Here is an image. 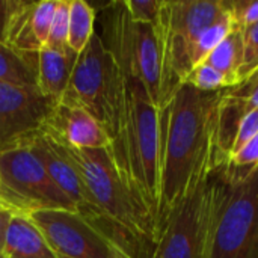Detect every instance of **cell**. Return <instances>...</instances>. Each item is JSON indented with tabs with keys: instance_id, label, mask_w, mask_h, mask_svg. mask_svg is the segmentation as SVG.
I'll list each match as a JSON object with an SVG mask.
<instances>
[{
	"instance_id": "1",
	"label": "cell",
	"mask_w": 258,
	"mask_h": 258,
	"mask_svg": "<svg viewBox=\"0 0 258 258\" xmlns=\"http://www.w3.org/2000/svg\"><path fill=\"white\" fill-rule=\"evenodd\" d=\"M225 91L204 92L184 83L160 110L159 234L166 215L227 162L221 133Z\"/></svg>"
},
{
	"instance_id": "2",
	"label": "cell",
	"mask_w": 258,
	"mask_h": 258,
	"mask_svg": "<svg viewBox=\"0 0 258 258\" xmlns=\"http://www.w3.org/2000/svg\"><path fill=\"white\" fill-rule=\"evenodd\" d=\"M107 45V44H106ZM118 63L116 92L109 127L112 160L138 203L151 215L159 230L160 210V109L133 74L121 51L107 45Z\"/></svg>"
},
{
	"instance_id": "3",
	"label": "cell",
	"mask_w": 258,
	"mask_h": 258,
	"mask_svg": "<svg viewBox=\"0 0 258 258\" xmlns=\"http://www.w3.org/2000/svg\"><path fill=\"white\" fill-rule=\"evenodd\" d=\"M57 142L118 240L138 257L147 248L154 249L159 240L157 225L124 183L109 148L80 150Z\"/></svg>"
},
{
	"instance_id": "4",
	"label": "cell",
	"mask_w": 258,
	"mask_h": 258,
	"mask_svg": "<svg viewBox=\"0 0 258 258\" xmlns=\"http://www.w3.org/2000/svg\"><path fill=\"white\" fill-rule=\"evenodd\" d=\"M216 201L209 258H258V166L215 172Z\"/></svg>"
},
{
	"instance_id": "5",
	"label": "cell",
	"mask_w": 258,
	"mask_h": 258,
	"mask_svg": "<svg viewBox=\"0 0 258 258\" xmlns=\"http://www.w3.org/2000/svg\"><path fill=\"white\" fill-rule=\"evenodd\" d=\"M228 11L222 0H163L156 23L162 53L160 110L184 85L200 35Z\"/></svg>"
},
{
	"instance_id": "6",
	"label": "cell",
	"mask_w": 258,
	"mask_h": 258,
	"mask_svg": "<svg viewBox=\"0 0 258 258\" xmlns=\"http://www.w3.org/2000/svg\"><path fill=\"white\" fill-rule=\"evenodd\" d=\"M0 192L3 201L23 213L42 209L77 212L26 139L0 148Z\"/></svg>"
},
{
	"instance_id": "7",
	"label": "cell",
	"mask_w": 258,
	"mask_h": 258,
	"mask_svg": "<svg viewBox=\"0 0 258 258\" xmlns=\"http://www.w3.org/2000/svg\"><path fill=\"white\" fill-rule=\"evenodd\" d=\"M215 174L163 219L154 246L160 258H209L215 216Z\"/></svg>"
},
{
	"instance_id": "8",
	"label": "cell",
	"mask_w": 258,
	"mask_h": 258,
	"mask_svg": "<svg viewBox=\"0 0 258 258\" xmlns=\"http://www.w3.org/2000/svg\"><path fill=\"white\" fill-rule=\"evenodd\" d=\"M26 215L56 258H116L121 251H130L109 230L79 212L42 209Z\"/></svg>"
},
{
	"instance_id": "9",
	"label": "cell",
	"mask_w": 258,
	"mask_h": 258,
	"mask_svg": "<svg viewBox=\"0 0 258 258\" xmlns=\"http://www.w3.org/2000/svg\"><path fill=\"white\" fill-rule=\"evenodd\" d=\"M118 63L103 38L94 32L88 45L79 53L67 92L60 100L88 110L109 132L116 92ZM109 136V135H107Z\"/></svg>"
},
{
	"instance_id": "10",
	"label": "cell",
	"mask_w": 258,
	"mask_h": 258,
	"mask_svg": "<svg viewBox=\"0 0 258 258\" xmlns=\"http://www.w3.org/2000/svg\"><path fill=\"white\" fill-rule=\"evenodd\" d=\"M106 30L109 35L107 45L124 54L133 74L142 82L150 98L160 109L162 53L157 26L133 23L124 2H116L112 3Z\"/></svg>"
},
{
	"instance_id": "11",
	"label": "cell",
	"mask_w": 258,
	"mask_h": 258,
	"mask_svg": "<svg viewBox=\"0 0 258 258\" xmlns=\"http://www.w3.org/2000/svg\"><path fill=\"white\" fill-rule=\"evenodd\" d=\"M54 106L36 86L0 83V148L42 130Z\"/></svg>"
},
{
	"instance_id": "12",
	"label": "cell",
	"mask_w": 258,
	"mask_h": 258,
	"mask_svg": "<svg viewBox=\"0 0 258 258\" xmlns=\"http://www.w3.org/2000/svg\"><path fill=\"white\" fill-rule=\"evenodd\" d=\"M26 142L36 154V157L42 162L45 171L51 177V180L57 184V187L70 198V201L76 206L77 212L86 216L88 219L94 221L95 224L104 227L112 234L113 231L106 224L103 215L97 209L91 194L88 192L85 183L82 181L80 175L77 174L76 168L65 156L59 142L44 128L38 133L26 138ZM115 236V234H113ZM116 237V236H115ZM118 239V237H116Z\"/></svg>"
},
{
	"instance_id": "13",
	"label": "cell",
	"mask_w": 258,
	"mask_h": 258,
	"mask_svg": "<svg viewBox=\"0 0 258 258\" xmlns=\"http://www.w3.org/2000/svg\"><path fill=\"white\" fill-rule=\"evenodd\" d=\"M44 130L57 141L80 150L109 148L110 145L104 127L88 110L67 100L56 103Z\"/></svg>"
},
{
	"instance_id": "14",
	"label": "cell",
	"mask_w": 258,
	"mask_h": 258,
	"mask_svg": "<svg viewBox=\"0 0 258 258\" xmlns=\"http://www.w3.org/2000/svg\"><path fill=\"white\" fill-rule=\"evenodd\" d=\"M77 56L71 48L59 51L44 47L38 51L36 88L42 95L56 103L60 101L67 92Z\"/></svg>"
},
{
	"instance_id": "15",
	"label": "cell",
	"mask_w": 258,
	"mask_h": 258,
	"mask_svg": "<svg viewBox=\"0 0 258 258\" xmlns=\"http://www.w3.org/2000/svg\"><path fill=\"white\" fill-rule=\"evenodd\" d=\"M3 255L14 258H56L41 231L23 212H17L8 227Z\"/></svg>"
},
{
	"instance_id": "16",
	"label": "cell",
	"mask_w": 258,
	"mask_h": 258,
	"mask_svg": "<svg viewBox=\"0 0 258 258\" xmlns=\"http://www.w3.org/2000/svg\"><path fill=\"white\" fill-rule=\"evenodd\" d=\"M38 53H23L0 41V83L36 86Z\"/></svg>"
},
{
	"instance_id": "17",
	"label": "cell",
	"mask_w": 258,
	"mask_h": 258,
	"mask_svg": "<svg viewBox=\"0 0 258 258\" xmlns=\"http://www.w3.org/2000/svg\"><path fill=\"white\" fill-rule=\"evenodd\" d=\"M243 60V35L240 27H234L233 32L212 51V54L204 60L212 65L224 76H227L234 88L240 85L239 71Z\"/></svg>"
},
{
	"instance_id": "18",
	"label": "cell",
	"mask_w": 258,
	"mask_h": 258,
	"mask_svg": "<svg viewBox=\"0 0 258 258\" xmlns=\"http://www.w3.org/2000/svg\"><path fill=\"white\" fill-rule=\"evenodd\" d=\"M95 11L88 2L70 0L68 14V47L77 54L88 45L94 35Z\"/></svg>"
},
{
	"instance_id": "19",
	"label": "cell",
	"mask_w": 258,
	"mask_h": 258,
	"mask_svg": "<svg viewBox=\"0 0 258 258\" xmlns=\"http://www.w3.org/2000/svg\"><path fill=\"white\" fill-rule=\"evenodd\" d=\"M234 27H236V23L228 8V11L218 21H215L210 27H207L197 39L194 45V51H192V68L203 63L212 54V51L233 32Z\"/></svg>"
},
{
	"instance_id": "20",
	"label": "cell",
	"mask_w": 258,
	"mask_h": 258,
	"mask_svg": "<svg viewBox=\"0 0 258 258\" xmlns=\"http://www.w3.org/2000/svg\"><path fill=\"white\" fill-rule=\"evenodd\" d=\"M184 83L204 92H216L234 88L233 82L227 76H224L221 71H218L216 68L206 62L194 67L187 74Z\"/></svg>"
},
{
	"instance_id": "21",
	"label": "cell",
	"mask_w": 258,
	"mask_h": 258,
	"mask_svg": "<svg viewBox=\"0 0 258 258\" xmlns=\"http://www.w3.org/2000/svg\"><path fill=\"white\" fill-rule=\"evenodd\" d=\"M56 2L57 0H41V2H33L32 5V14H30L32 30L41 48H44L48 41Z\"/></svg>"
},
{
	"instance_id": "22",
	"label": "cell",
	"mask_w": 258,
	"mask_h": 258,
	"mask_svg": "<svg viewBox=\"0 0 258 258\" xmlns=\"http://www.w3.org/2000/svg\"><path fill=\"white\" fill-rule=\"evenodd\" d=\"M68 14H70V0H57L48 41H47L45 47L59 50V51L70 50V47H68Z\"/></svg>"
},
{
	"instance_id": "23",
	"label": "cell",
	"mask_w": 258,
	"mask_h": 258,
	"mask_svg": "<svg viewBox=\"0 0 258 258\" xmlns=\"http://www.w3.org/2000/svg\"><path fill=\"white\" fill-rule=\"evenodd\" d=\"M243 35V60L239 71L240 85L258 71V23L242 29Z\"/></svg>"
},
{
	"instance_id": "24",
	"label": "cell",
	"mask_w": 258,
	"mask_h": 258,
	"mask_svg": "<svg viewBox=\"0 0 258 258\" xmlns=\"http://www.w3.org/2000/svg\"><path fill=\"white\" fill-rule=\"evenodd\" d=\"M227 97L242 116L249 110L258 109V74H254L242 85L228 89Z\"/></svg>"
},
{
	"instance_id": "25",
	"label": "cell",
	"mask_w": 258,
	"mask_h": 258,
	"mask_svg": "<svg viewBox=\"0 0 258 258\" xmlns=\"http://www.w3.org/2000/svg\"><path fill=\"white\" fill-rule=\"evenodd\" d=\"M125 11L133 23L139 24H156L163 0H124Z\"/></svg>"
},
{
	"instance_id": "26",
	"label": "cell",
	"mask_w": 258,
	"mask_h": 258,
	"mask_svg": "<svg viewBox=\"0 0 258 258\" xmlns=\"http://www.w3.org/2000/svg\"><path fill=\"white\" fill-rule=\"evenodd\" d=\"M258 133V109L254 110H249L248 113H245L242 116V119L239 121L237 124V130H236V135L233 138V142L230 145V150H228V156L237 153L245 144H248L255 135Z\"/></svg>"
},
{
	"instance_id": "27",
	"label": "cell",
	"mask_w": 258,
	"mask_h": 258,
	"mask_svg": "<svg viewBox=\"0 0 258 258\" xmlns=\"http://www.w3.org/2000/svg\"><path fill=\"white\" fill-rule=\"evenodd\" d=\"M228 8L237 27L246 29L258 23V0L228 2Z\"/></svg>"
},
{
	"instance_id": "28",
	"label": "cell",
	"mask_w": 258,
	"mask_h": 258,
	"mask_svg": "<svg viewBox=\"0 0 258 258\" xmlns=\"http://www.w3.org/2000/svg\"><path fill=\"white\" fill-rule=\"evenodd\" d=\"M227 165L236 169H252L258 166V133L237 153L227 157Z\"/></svg>"
},
{
	"instance_id": "29",
	"label": "cell",
	"mask_w": 258,
	"mask_h": 258,
	"mask_svg": "<svg viewBox=\"0 0 258 258\" xmlns=\"http://www.w3.org/2000/svg\"><path fill=\"white\" fill-rule=\"evenodd\" d=\"M17 0H0V41L6 42V30Z\"/></svg>"
},
{
	"instance_id": "30",
	"label": "cell",
	"mask_w": 258,
	"mask_h": 258,
	"mask_svg": "<svg viewBox=\"0 0 258 258\" xmlns=\"http://www.w3.org/2000/svg\"><path fill=\"white\" fill-rule=\"evenodd\" d=\"M18 210L11 209V207H2L0 209V254L3 255V248H5V239H6V231L8 227L14 218V215Z\"/></svg>"
},
{
	"instance_id": "31",
	"label": "cell",
	"mask_w": 258,
	"mask_h": 258,
	"mask_svg": "<svg viewBox=\"0 0 258 258\" xmlns=\"http://www.w3.org/2000/svg\"><path fill=\"white\" fill-rule=\"evenodd\" d=\"M116 258H139V257H138V255H135V254H133V252H130V251H121Z\"/></svg>"
},
{
	"instance_id": "32",
	"label": "cell",
	"mask_w": 258,
	"mask_h": 258,
	"mask_svg": "<svg viewBox=\"0 0 258 258\" xmlns=\"http://www.w3.org/2000/svg\"><path fill=\"white\" fill-rule=\"evenodd\" d=\"M2 207H11V209H14L12 206H9L8 203H5V201H2V200H0V209H2ZM15 210H17V209H15Z\"/></svg>"
},
{
	"instance_id": "33",
	"label": "cell",
	"mask_w": 258,
	"mask_h": 258,
	"mask_svg": "<svg viewBox=\"0 0 258 258\" xmlns=\"http://www.w3.org/2000/svg\"><path fill=\"white\" fill-rule=\"evenodd\" d=\"M150 258H160L157 255V252H156V249H153V252H151V257Z\"/></svg>"
},
{
	"instance_id": "34",
	"label": "cell",
	"mask_w": 258,
	"mask_h": 258,
	"mask_svg": "<svg viewBox=\"0 0 258 258\" xmlns=\"http://www.w3.org/2000/svg\"><path fill=\"white\" fill-rule=\"evenodd\" d=\"M0 258H5V255H2V254H0Z\"/></svg>"
},
{
	"instance_id": "35",
	"label": "cell",
	"mask_w": 258,
	"mask_h": 258,
	"mask_svg": "<svg viewBox=\"0 0 258 258\" xmlns=\"http://www.w3.org/2000/svg\"><path fill=\"white\" fill-rule=\"evenodd\" d=\"M5 258H14V257H5Z\"/></svg>"
},
{
	"instance_id": "36",
	"label": "cell",
	"mask_w": 258,
	"mask_h": 258,
	"mask_svg": "<svg viewBox=\"0 0 258 258\" xmlns=\"http://www.w3.org/2000/svg\"><path fill=\"white\" fill-rule=\"evenodd\" d=\"M255 74H258V71H257V73H255Z\"/></svg>"
}]
</instances>
